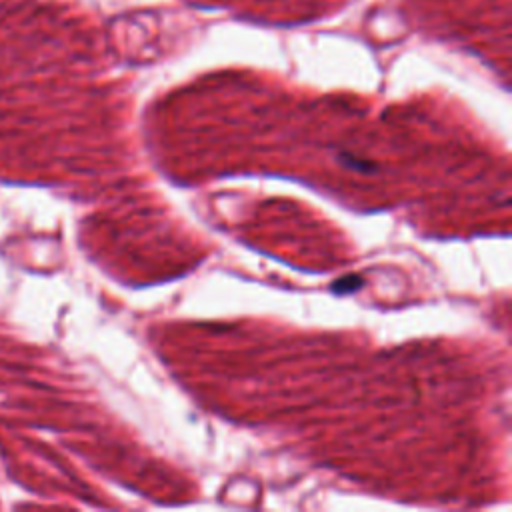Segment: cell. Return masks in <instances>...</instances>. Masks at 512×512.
<instances>
[{
    "label": "cell",
    "instance_id": "6da1fadb",
    "mask_svg": "<svg viewBox=\"0 0 512 512\" xmlns=\"http://www.w3.org/2000/svg\"><path fill=\"white\" fill-rule=\"evenodd\" d=\"M362 286V278L360 276H344L340 280H336L332 284V290L338 294H346V292H354Z\"/></svg>",
    "mask_w": 512,
    "mask_h": 512
}]
</instances>
